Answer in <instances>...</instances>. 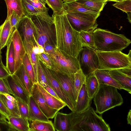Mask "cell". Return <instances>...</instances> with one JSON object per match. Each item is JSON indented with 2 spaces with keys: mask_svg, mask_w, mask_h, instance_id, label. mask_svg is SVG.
<instances>
[{
  "mask_svg": "<svg viewBox=\"0 0 131 131\" xmlns=\"http://www.w3.org/2000/svg\"><path fill=\"white\" fill-rule=\"evenodd\" d=\"M29 121L38 120L48 121L49 119L43 113L32 97L30 96L28 103Z\"/></svg>",
  "mask_w": 131,
  "mask_h": 131,
  "instance_id": "cell-20",
  "label": "cell"
},
{
  "mask_svg": "<svg viewBox=\"0 0 131 131\" xmlns=\"http://www.w3.org/2000/svg\"><path fill=\"white\" fill-rule=\"evenodd\" d=\"M22 2L26 12V15L30 17L34 15L40 17L46 14L40 13L36 8L25 0H22Z\"/></svg>",
  "mask_w": 131,
  "mask_h": 131,
  "instance_id": "cell-39",
  "label": "cell"
},
{
  "mask_svg": "<svg viewBox=\"0 0 131 131\" xmlns=\"http://www.w3.org/2000/svg\"><path fill=\"white\" fill-rule=\"evenodd\" d=\"M107 1H114L115 2H119L122 0H107Z\"/></svg>",
  "mask_w": 131,
  "mask_h": 131,
  "instance_id": "cell-58",
  "label": "cell"
},
{
  "mask_svg": "<svg viewBox=\"0 0 131 131\" xmlns=\"http://www.w3.org/2000/svg\"><path fill=\"white\" fill-rule=\"evenodd\" d=\"M113 6L127 13L131 12V0H122L116 2Z\"/></svg>",
  "mask_w": 131,
  "mask_h": 131,
  "instance_id": "cell-40",
  "label": "cell"
},
{
  "mask_svg": "<svg viewBox=\"0 0 131 131\" xmlns=\"http://www.w3.org/2000/svg\"><path fill=\"white\" fill-rule=\"evenodd\" d=\"M0 98L2 102L10 112L11 115L20 117L21 115L16 102H14L8 100L3 95L0 93Z\"/></svg>",
  "mask_w": 131,
  "mask_h": 131,
  "instance_id": "cell-33",
  "label": "cell"
},
{
  "mask_svg": "<svg viewBox=\"0 0 131 131\" xmlns=\"http://www.w3.org/2000/svg\"><path fill=\"white\" fill-rule=\"evenodd\" d=\"M30 131H55L53 124L49 121H45L38 120L29 121Z\"/></svg>",
  "mask_w": 131,
  "mask_h": 131,
  "instance_id": "cell-28",
  "label": "cell"
},
{
  "mask_svg": "<svg viewBox=\"0 0 131 131\" xmlns=\"http://www.w3.org/2000/svg\"><path fill=\"white\" fill-rule=\"evenodd\" d=\"M43 48L45 53L48 55L54 52L56 47V46L46 44L44 45Z\"/></svg>",
  "mask_w": 131,
  "mask_h": 131,
  "instance_id": "cell-48",
  "label": "cell"
},
{
  "mask_svg": "<svg viewBox=\"0 0 131 131\" xmlns=\"http://www.w3.org/2000/svg\"><path fill=\"white\" fill-rule=\"evenodd\" d=\"M35 41L36 43V45L38 47L39 49V53L38 54H39L42 53H45L44 48L41 45L39 44V43L37 42L36 40V37H34Z\"/></svg>",
  "mask_w": 131,
  "mask_h": 131,
  "instance_id": "cell-51",
  "label": "cell"
},
{
  "mask_svg": "<svg viewBox=\"0 0 131 131\" xmlns=\"http://www.w3.org/2000/svg\"><path fill=\"white\" fill-rule=\"evenodd\" d=\"M18 31L23 41H31L35 42L34 37H36L35 27L31 18L27 15L21 18L17 26Z\"/></svg>",
  "mask_w": 131,
  "mask_h": 131,
  "instance_id": "cell-11",
  "label": "cell"
},
{
  "mask_svg": "<svg viewBox=\"0 0 131 131\" xmlns=\"http://www.w3.org/2000/svg\"><path fill=\"white\" fill-rule=\"evenodd\" d=\"M93 73L100 84L111 86L119 90H124L123 88L110 75L108 70L97 69Z\"/></svg>",
  "mask_w": 131,
  "mask_h": 131,
  "instance_id": "cell-18",
  "label": "cell"
},
{
  "mask_svg": "<svg viewBox=\"0 0 131 131\" xmlns=\"http://www.w3.org/2000/svg\"><path fill=\"white\" fill-rule=\"evenodd\" d=\"M0 93L3 95L8 100L14 102H17L15 98L9 94L6 93H3L1 92H0Z\"/></svg>",
  "mask_w": 131,
  "mask_h": 131,
  "instance_id": "cell-50",
  "label": "cell"
},
{
  "mask_svg": "<svg viewBox=\"0 0 131 131\" xmlns=\"http://www.w3.org/2000/svg\"><path fill=\"white\" fill-rule=\"evenodd\" d=\"M35 27L36 40L43 47L46 44L56 46V39L53 30L54 25L52 17L49 15L41 18L37 16L30 17Z\"/></svg>",
  "mask_w": 131,
  "mask_h": 131,
  "instance_id": "cell-6",
  "label": "cell"
},
{
  "mask_svg": "<svg viewBox=\"0 0 131 131\" xmlns=\"http://www.w3.org/2000/svg\"><path fill=\"white\" fill-rule=\"evenodd\" d=\"M96 113L101 114L108 110L121 105L123 100L115 87L100 84L99 89L93 97Z\"/></svg>",
  "mask_w": 131,
  "mask_h": 131,
  "instance_id": "cell-4",
  "label": "cell"
},
{
  "mask_svg": "<svg viewBox=\"0 0 131 131\" xmlns=\"http://www.w3.org/2000/svg\"><path fill=\"white\" fill-rule=\"evenodd\" d=\"M13 32L10 22V18L6 19L0 26V50L10 42Z\"/></svg>",
  "mask_w": 131,
  "mask_h": 131,
  "instance_id": "cell-19",
  "label": "cell"
},
{
  "mask_svg": "<svg viewBox=\"0 0 131 131\" xmlns=\"http://www.w3.org/2000/svg\"><path fill=\"white\" fill-rule=\"evenodd\" d=\"M131 110H129L128 112L127 117V123L131 125Z\"/></svg>",
  "mask_w": 131,
  "mask_h": 131,
  "instance_id": "cell-52",
  "label": "cell"
},
{
  "mask_svg": "<svg viewBox=\"0 0 131 131\" xmlns=\"http://www.w3.org/2000/svg\"><path fill=\"white\" fill-rule=\"evenodd\" d=\"M25 70L30 79L34 84L36 83L34 70L28 56L26 53L25 54L22 61Z\"/></svg>",
  "mask_w": 131,
  "mask_h": 131,
  "instance_id": "cell-35",
  "label": "cell"
},
{
  "mask_svg": "<svg viewBox=\"0 0 131 131\" xmlns=\"http://www.w3.org/2000/svg\"><path fill=\"white\" fill-rule=\"evenodd\" d=\"M2 52L0 50V63L2 64L3 62L2 60V56L1 55Z\"/></svg>",
  "mask_w": 131,
  "mask_h": 131,
  "instance_id": "cell-56",
  "label": "cell"
},
{
  "mask_svg": "<svg viewBox=\"0 0 131 131\" xmlns=\"http://www.w3.org/2000/svg\"><path fill=\"white\" fill-rule=\"evenodd\" d=\"M85 83H84L81 86L77 98L73 111L77 113L84 112L90 106L92 100L88 96Z\"/></svg>",
  "mask_w": 131,
  "mask_h": 131,
  "instance_id": "cell-16",
  "label": "cell"
},
{
  "mask_svg": "<svg viewBox=\"0 0 131 131\" xmlns=\"http://www.w3.org/2000/svg\"><path fill=\"white\" fill-rule=\"evenodd\" d=\"M66 13L72 27L79 32H93L97 27L96 20L98 17L94 15L78 12Z\"/></svg>",
  "mask_w": 131,
  "mask_h": 131,
  "instance_id": "cell-8",
  "label": "cell"
},
{
  "mask_svg": "<svg viewBox=\"0 0 131 131\" xmlns=\"http://www.w3.org/2000/svg\"><path fill=\"white\" fill-rule=\"evenodd\" d=\"M39 1L43 5H45L46 3V0H39Z\"/></svg>",
  "mask_w": 131,
  "mask_h": 131,
  "instance_id": "cell-55",
  "label": "cell"
},
{
  "mask_svg": "<svg viewBox=\"0 0 131 131\" xmlns=\"http://www.w3.org/2000/svg\"><path fill=\"white\" fill-rule=\"evenodd\" d=\"M55 31L56 47L64 55L77 58L82 49L79 32L72 26L64 10L52 15Z\"/></svg>",
  "mask_w": 131,
  "mask_h": 131,
  "instance_id": "cell-1",
  "label": "cell"
},
{
  "mask_svg": "<svg viewBox=\"0 0 131 131\" xmlns=\"http://www.w3.org/2000/svg\"><path fill=\"white\" fill-rule=\"evenodd\" d=\"M63 89L72 102L75 107L77 97L74 86V74L68 76L51 70Z\"/></svg>",
  "mask_w": 131,
  "mask_h": 131,
  "instance_id": "cell-12",
  "label": "cell"
},
{
  "mask_svg": "<svg viewBox=\"0 0 131 131\" xmlns=\"http://www.w3.org/2000/svg\"><path fill=\"white\" fill-rule=\"evenodd\" d=\"M93 35L96 50L99 51H121L131 42L130 40L123 34L100 28L96 29Z\"/></svg>",
  "mask_w": 131,
  "mask_h": 131,
  "instance_id": "cell-3",
  "label": "cell"
},
{
  "mask_svg": "<svg viewBox=\"0 0 131 131\" xmlns=\"http://www.w3.org/2000/svg\"><path fill=\"white\" fill-rule=\"evenodd\" d=\"M37 84L46 103L50 107L59 111L66 106L62 102L49 94L42 87Z\"/></svg>",
  "mask_w": 131,
  "mask_h": 131,
  "instance_id": "cell-25",
  "label": "cell"
},
{
  "mask_svg": "<svg viewBox=\"0 0 131 131\" xmlns=\"http://www.w3.org/2000/svg\"><path fill=\"white\" fill-rule=\"evenodd\" d=\"M48 55L53 63V71L71 76L80 69L77 58L64 55L56 47L54 52Z\"/></svg>",
  "mask_w": 131,
  "mask_h": 131,
  "instance_id": "cell-7",
  "label": "cell"
},
{
  "mask_svg": "<svg viewBox=\"0 0 131 131\" xmlns=\"http://www.w3.org/2000/svg\"><path fill=\"white\" fill-rule=\"evenodd\" d=\"M36 83L42 87L47 85L50 86L42 69L40 61L38 60L37 71V83Z\"/></svg>",
  "mask_w": 131,
  "mask_h": 131,
  "instance_id": "cell-36",
  "label": "cell"
},
{
  "mask_svg": "<svg viewBox=\"0 0 131 131\" xmlns=\"http://www.w3.org/2000/svg\"><path fill=\"white\" fill-rule=\"evenodd\" d=\"M53 125L58 131H71V125L69 114L57 113L54 117Z\"/></svg>",
  "mask_w": 131,
  "mask_h": 131,
  "instance_id": "cell-22",
  "label": "cell"
},
{
  "mask_svg": "<svg viewBox=\"0 0 131 131\" xmlns=\"http://www.w3.org/2000/svg\"><path fill=\"white\" fill-rule=\"evenodd\" d=\"M46 3L51 8L53 13H57L64 10L63 3L62 0H46Z\"/></svg>",
  "mask_w": 131,
  "mask_h": 131,
  "instance_id": "cell-38",
  "label": "cell"
},
{
  "mask_svg": "<svg viewBox=\"0 0 131 131\" xmlns=\"http://www.w3.org/2000/svg\"><path fill=\"white\" fill-rule=\"evenodd\" d=\"M0 92L8 93L14 96V94L5 78H0Z\"/></svg>",
  "mask_w": 131,
  "mask_h": 131,
  "instance_id": "cell-43",
  "label": "cell"
},
{
  "mask_svg": "<svg viewBox=\"0 0 131 131\" xmlns=\"http://www.w3.org/2000/svg\"><path fill=\"white\" fill-rule=\"evenodd\" d=\"M110 75L130 94H131V77L117 69L108 70Z\"/></svg>",
  "mask_w": 131,
  "mask_h": 131,
  "instance_id": "cell-21",
  "label": "cell"
},
{
  "mask_svg": "<svg viewBox=\"0 0 131 131\" xmlns=\"http://www.w3.org/2000/svg\"><path fill=\"white\" fill-rule=\"evenodd\" d=\"M11 40L14 47L15 72L22 64L23 60L26 52L23 40L16 29L13 33Z\"/></svg>",
  "mask_w": 131,
  "mask_h": 131,
  "instance_id": "cell-13",
  "label": "cell"
},
{
  "mask_svg": "<svg viewBox=\"0 0 131 131\" xmlns=\"http://www.w3.org/2000/svg\"><path fill=\"white\" fill-rule=\"evenodd\" d=\"M7 120L16 131H30L29 123L27 118L21 116L15 117L10 115Z\"/></svg>",
  "mask_w": 131,
  "mask_h": 131,
  "instance_id": "cell-26",
  "label": "cell"
},
{
  "mask_svg": "<svg viewBox=\"0 0 131 131\" xmlns=\"http://www.w3.org/2000/svg\"><path fill=\"white\" fill-rule=\"evenodd\" d=\"M80 41L83 47L96 50L93 32L81 31L79 32Z\"/></svg>",
  "mask_w": 131,
  "mask_h": 131,
  "instance_id": "cell-32",
  "label": "cell"
},
{
  "mask_svg": "<svg viewBox=\"0 0 131 131\" xmlns=\"http://www.w3.org/2000/svg\"><path fill=\"white\" fill-rule=\"evenodd\" d=\"M27 2L36 8L40 13L48 14V9L42 3L39 2H35L30 0H25Z\"/></svg>",
  "mask_w": 131,
  "mask_h": 131,
  "instance_id": "cell-42",
  "label": "cell"
},
{
  "mask_svg": "<svg viewBox=\"0 0 131 131\" xmlns=\"http://www.w3.org/2000/svg\"><path fill=\"white\" fill-rule=\"evenodd\" d=\"M77 58L80 69L86 77L99 69V61L96 50L83 47Z\"/></svg>",
  "mask_w": 131,
  "mask_h": 131,
  "instance_id": "cell-9",
  "label": "cell"
},
{
  "mask_svg": "<svg viewBox=\"0 0 131 131\" xmlns=\"http://www.w3.org/2000/svg\"><path fill=\"white\" fill-rule=\"evenodd\" d=\"M5 79L14 94V96L20 98L28 104L30 96L16 76L14 74L9 75Z\"/></svg>",
  "mask_w": 131,
  "mask_h": 131,
  "instance_id": "cell-15",
  "label": "cell"
},
{
  "mask_svg": "<svg viewBox=\"0 0 131 131\" xmlns=\"http://www.w3.org/2000/svg\"><path fill=\"white\" fill-rule=\"evenodd\" d=\"M20 18L14 11L10 17V22L12 30L13 32L16 29Z\"/></svg>",
  "mask_w": 131,
  "mask_h": 131,
  "instance_id": "cell-44",
  "label": "cell"
},
{
  "mask_svg": "<svg viewBox=\"0 0 131 131\" xmlns=\"http://www.w3.org/2000/svg\"><path fill=\"white\" fill-rule=\"evenodd\" d=\"M31 95L41 111L48 119H52L58 111L50 107L47 104L37 83L34 84Z\"/></svg>",
  "mask_w": 131,
  "mask_h": 131,
  "instance_id": "cell-14",
  "label": "cell"
},
{
  "mask_svg": "<svg viewBox=\"0 0 131 131\" xmlns=\"http://www.w3.org/2000/svg\"><path fill=\"white\" fill-rule=\"evenodd\" d=\"M16 131L11 125L8 121L0 120V131Z\"/></svg>",
  "mask_w": 131,
  "mask_h": 131,
  "instance_id": "cell-45",
  "label": "cell"
},
{
  "mask_svg": "<svg viewBox=\"0 0 131 131\" xmlns=\"http://www.w3.org/2000/svg\"><path fill=\"white\" fill-rule=\"evenodd\" d=\"M35 2H40L39 0H30Z\"/></svg>",
  "mask_w": 131,
  "mask_h": 131,
  "instance_id": "cell-59",
  "label": "cell"
},
{
  "mask_svg": "<svg viewBox=\"0 0 131 131\" xmlns=\"http://www.w3.org/2000/svg\"><path fill=\"white\" fill-rule=\"evenodd\" d=\"M74 86L75 93L77 98L83 84L86 83V76L80 69L74 74Z\"/></svg>",
  "mask_w": 131,
  "mask_h": 131,
  "instance_id": "cell-34",
  "label": "cell"
},
{
  "mask_svg": "<svg viewBox=\"0 0 131 131\" xmlns=\"http://www.w3.org/2000/svg\"><path fill=\"white\" fill-rule=\"evenodd\" d=\"M40 62L51 87L54 90L62 101L72 111H73L74 106L72 102L63 89L51 70L47 68L40 61Z\"/></svg>",
  "mask_w": 131,
  "mask_h": 131,
  "instance_id": "cell-10",
  "label": "cell"
},
{
  "mask_svg": "<svg viewBox=\"0 0 131 131\" xmlns=\"http://www.w3.org/2000/svg\"><path fill=\"white\" fill-rule=\"evenodd\" d=\"M14 97L16 100L21 116L28 119L29 115L28 104L20 98Z\"/></svg>",
  "mask_w": 131,
  "mask_h": 131,
  "instance_id": "cell-37",
  "label": "cell"
},
{
  "mask_svg": "<svg viewBox=\"0 0 131 131\" xmlns=\"http://www.w3.org/2000/svg\"><path fill=\"white\" fill-rule=\"evenodd\" d=\"M64 10L66 13L78 12L94 15L98 17L100 12L86 7L77 1L63 3Z\"/></svg>",
  "mask_w": 131,
  "mask_h": 131,
  "instance_id": "cell-17",
  "label": "cell"
},
{
  "mask_svg": "<svg viewBox=\"0 0 131 131\" xmlns=\"http://www.w3.org/2000/svg\"><path fill=\"white\" fill-rule=\"evenodd\" d=\"M0 112L7 120L9 116L11 115L9 111L4 104L0 98Z\"/></svg>",
  "mask_w": 131,
  "mask_h": 131,
  "instance_id": "cell-46",
  "label": "cell"
},
{
  "mask_svg": "<svg viewBox=\"0 0 131 131\" xmlns=\"http://www.w3.org/2000/svg\"><path fill=\"white\" fill-rule=\"evenodd\" d=\"M7 46L6 67L9 74L15 73V59L13 43L11 40Z\"/></svg>",
  "mask_w": 131,
  "mask_h": 131,
  "instance_id": "cell-30",
  "label": "cell"
},
{
  "mask_svg": "<svg viewBox=\"0 0 131 131\" xmlns=\"http://www.w3.org/2000/svg\"><path fill=\"white\" fill-rule=\"evenodd\" d=\"M131 13L130 14H127V19H128L129 22L131 23Z\"/></svg>",
  "mask_w": 131,
  "mask_h": 131,
  "instance_id": "cell-54",
  "label": "cell"
},
{
  "mask_svg": "<svg viewBox=\"0 0 131 131\" xmlns=\"http://www.w3.org/2000/svg\"><path fill=\"white\" fill-rule=\"evenodd\" d=\"M23 41L26 53L28 56L34 70L36 83H37L38 59L36 55L34 53L33 50V46L35 43L31 41L28 42Z\"/></svg>",
  "mask_w": 131,
  "mask_h": 131,
  "instance_id": "cell-29",
  "label": "cell"
},
{
  "mask_svg": "<svg viewBox=\"0 0 131 131\" xmlns=\"http://www.w3.org/2000/svg\"><path fill=\"white\" fill-rule=\"evenodd\" d=\"M42 87L49 94L62 101L54 90L50 86L47 85Z\"/></svg>",
  "mask_w": 131,
  "mask_h": 131,
  "instance_id": "cell-49",
  "label": "cell"
},
{
  "mask_svg": "<svg viewBox=\"0 0 131 131\" xmlns=\"http://www.w3.org/2000/svg\"><path fill=\"white\" fill-rule=\"evenodd\" d=\"M78 0H63L64 2H69L74 1H77Z\"/></svg>",
  "mask_w": 131,
  "mask_h": 131,
  "instance_id": "cell-57",
  "label": "cell"
},
{
  "mask_svg": "<svg viewBox=\"0 0 131 131\" xmlns=\"http://www.w3.org/2000/svg\"><path fill=\"white\" fill-rule=\"evenodd\" d=\"M99 63L98 69L111 70L131 68V50L126 54L121 51L103 52L96 50Z\"/></svg>",
  "mask_w": 131,
  "mask_h": 131,
  "instance_id": "cell-5",
  "label": "cell"
},
{
  "mask_svg": "<svg viewBox=\"0 0 131 131\" xmlns=\"http://www.w3.org/2000/svg\"><path fill=\"white\" fill-rule=\"evenodd\" d=\"M37 59L48 69L53 70V65L52 61L49 56L45 53L37 55Z\"/></svg>",
  "mask_w": 131,
  "mask_h": 131,
  "instance_id": "cell-41",
  "label": "cell"
},
{
  "mask_svg": "<svg viewBox=\"0 0 131 131\" xmlns=\"http://www.w3.org/2000/svg\"><path fill=\"white\" fill-rule=\"evenodd\" d=\"M100 84L93 73L86 77L85 86L89 97L92 100L98 91Z\"/></svg>",
  "mask_w": 131,
  "mask_h": 131,
  "instance_id": "cell-27",
  "label": "cell"
},
{
  "mask_svg": "<svg viewBox=\"0 0 131 131\" xmlns=\"http://www.w3.org/2000/svg\"><path fill=\"white\" fill-rule=\"evenodd\" d=\"M33 50L34 53L36 55L38 54L39 49L38 47L35 44L33 48Z\"/></svg>",
  "mask_w": 131,
  "mask_h": 131,
  "instance_id": "cell-53",
  "label": "cell"
},
{
  "mask_svg": "<svg viewBox=\"0 0 131 131\" xmlns=\"http://www.w3.org/2000/svg\"><path fill=\"white\" fill-rule=\"evenodd\" d=\"M9 75L6 66L3 63H0V78L4 79Z\"/></svg>",
  "mask_w": 131,
  "mask_h": 131,
  "instance_id": "cell-47",
  "label": "cell"
},
{
  "mask_svg": "<svg viewBox=\"0 0 131 131\" xmlns=\"http://www.w3.org/2000/svg\"><path fill=\"white\" fill-rule=\"evenodd\" d=\"M77 1L86 7L100 12L107 2V0H78Z\"/></svg>",
  "mask_w": 131,
  "mask_h": 131,
  "instance_id": "cell-31",
  "label": "cell"
},
{
  "mask_svg": "<svg viewBox=\"0 0 131 131\" xmlns=\"http://www.w3.org/2000/svg\"><path fill=\"white\" fill-rule=\"evenodd\" d=\"M7 9V16L6 19L10 18L14 11L21 18L26 15L22 0H4Z\"/></svg>",
  "mask_w": 131,
  "mask_h": 131,
  "instance_id": "cell-23",
  "label": "cell"
},
{
  "mask_svg": "<svg viewBox=\"0 0 131 131\" xmlns=\"http://www.w3.org/2000/svg\"><path fill=\"white\" fill-rule=\"evenodd\" d=\"M14 74L17 77L29 95H31L34 84L30 79L22 64Z\"/></svg>",
  "mask_w": 131,
  "mask_h": 131,
  "instance_id": "cell-24",
  "label": "cell"
},
{
  "mask_svg": "<svg viewBox=\"0 0 131 131\" xmlns=\"http://www.w3.org/2000/svg\"><path fill=\"white\" fill-rule=\"evenodd\" d=\"M71 131H110V128L103 119L90 107L84 112L77 113L72 111L69 114Z\"/></svg>",
  "mask_w": 131,
  "mask_h": 131,
  "instance_id": "cell-2",
  "label": "cell"
}]
</instances>
